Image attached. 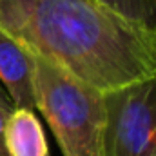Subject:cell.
Here are the masks:
<instances>
[{"label":"cell","mask_w":156,"mask_h":156,"mask_svg":"<svg viewBox=\"0 0 156 156\" xmlns=\"http://www.w3.org/2000/svg\"><path fill=\"white\" fill-rule=\"evenodd\" d=\"M0 107L2 109H15L13 104H11V100H9V96H7V93L4 91L2 85H0Z\"/></svg>","instance_id":"8"},{"label":"cell","mask_w":156,"mask_h":156,"mask_svg":"<svg viewBox=\"0 0 156 156\" xmlns=\"http://www.w3.org/2000/svg\"><path fill=\"white\" fill-rule=\"evenodd\" d=\"M104 156H156V75L104 93Z\"/></svg>","instance_id":"3"},{"label":"cell","mask_w":156,"mask_h":156,"mask_svg":"<svg viewBox=\"0 0 156 156\" xmlns=\"http://www.w3.org/2000/svg\"><path fill=\"white\" fill-rule=\"evenodd\" d=\"M0 27L102 93L156 75V31L98 0H0Z\"/></svg>","instance_id":"1"},{"label":"cell","mask_w":156,"mask_h":156,"mask_svg":"<svg viewBox=\"0 0 156 156\" xmlns=\"http://www.w3.org/2000/svg\"><path fill=\"white\" fill-rule=\"evenodd\" d=\"M129 20L156 31V0H98Z\"/></svg>","instance_id":"6"},{"label":"cell","mask_w":156,"mask_h":156,"mask_svg":"<svg viewBox=\"0 0 156 156\" xmlns=\"http://www.w3.org/2000/svg\"><path fill=\"white\" fill-rule=\"evenodd\" d=\"M9 156H49L44 127L33 109H13L4 127Z\"/></svg>","instance_id":"5"},{"label":"cell","mask_w":156,"mask_h":156,"mask_svg":"<svg viewBox=\"0 0 156 156\" xmlns=\"http://www.w3.org/2000/svg\"><path fill=\"white\" fill-rule=\"evenodd\" d=\"M35 55L0 27V85L15 109H33Z\"/></svg>","instance_id":"4"},{"label":"cell","mask_w":156,"mask_h":156,"mask_svg":"<svg viewBox=\"0 0 156 156\" xmlns=\"http://www.w3.org/2000/svg\"><path fill=\"white\" fill-rule=\"evenodd\" d=\"M35 109L45 118L62 156H104V93L35 56Z\"/></svg>","instance_id":"2"},{"label":"cell","mask_w":156,"mask_h":156,"mask_svg":"<svg viewBox=\"0 0 156 156\" xmlns=\"http://www.w3.org/2000/svg\"><path fill=\"white\" fill-rule=\"evenodd\" d=\"M13 109H2L0 107V156H9L5 151V144H4V127H5V122L7 116L11 115Z\"/></svg>","instance_id":"7"}]
</instances>
